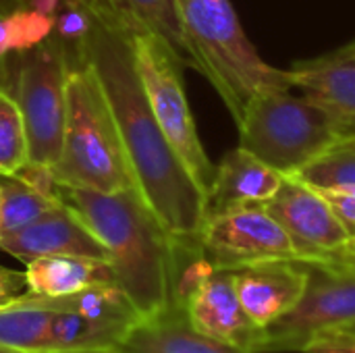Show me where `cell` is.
<instances>
[{
	"mask_svg": "<svg viewBox=\"0 0 355 353\" xmlns=\"http://www.w3.org/2000/svg\"><path fill=\"white\" fill-rule=\"evenodd\" d=\"M35 300L52 310L37 353L119 350L131 329L141 320L116 283H98L71 295Z\"/></svg>",
	"mask_w": 355,
	"mask_h": 353,
	"instance_id": "cell-8",
	"label": "cell"
},
{
	"mask_svg": "<svg viewBox=\"0 0 355 353\" xmlns=\"http://www.w3.org/2000/svg\"><path fill=\"white\" fill-rule=\"evenodd\" d=\"M27 293L35 298H60L98 283H116L112 266L83 256H44L25 264Z\"/></svg>",
	"mask_w": 355,
	"mask_h": 353,
	"instance_id": "cell-18",
	"label": "cell"
},
{
	"mask_svg": "<svg viewBox=\"0 0 355 353\" xmlns=\"http://www.w3.org/2000/svg\"><path fill=\"white\" fill-rule=\"evenodd\" d=\"M56 353H116V350H96V352H56Z\"/></svg>",
	"mask_w": 355,
	"mask_h": 353,
	"instance_id": "cell-35",
	"label": "cell"
},
{
	"mask_svg": "<svg viewBox=\"0 0 355 353\" xmlns=\"http://www.w3.org/2000/svg\"><path fill=\"white\" fill-rule=\"evenodd\" d=\"M291 177L324 193L355 196V139H337L327 152Z\"/></svg>",
	"mask_w": 355,
	"mask_h": 353,
	"instance_id": "cell-21",
	"label": "cell"
},
{
	"mask_svg": "<svg viewBox=\"0 0 355 353\" xmlns=\"http://www.w3.org/2000/svg\"><path fill=\"white\" fill-rule=\"evenodd\" d=\"M2 17L8 31L10 54L27 52L54 33V17L42 15L29 6H19Z\"/></svg>",
	"mask_w": 355,
	"mask_h": 353,
	"instance_id": "cell-24",
	"label": "cell"
},
{
	"mask_svg": "<svg viewBox=\"0 0 355 353\" xmlns=\"http://www.w3.org/2000/svg\"><path fill=\"white\" fill-rule=\"evenodd\" d=\"M198 243L204 258L220 270L270 260H297L289 237L264 204H245L210 214Z\"/></svg>",
	"mask_w": 355,
	"mask_h": 353,
	"instance_id": "cell-10",
	"label": "cell"
},
{
	"mask_svg": "<svg viewBox=\"0 0 355 353\" xmlns=\"http://www.w3.org/2000/svg\"><path fill=\"white\" fill-rule=\"evenodd\" d=\"M345 48H349V50H355V40H354V42H352V44H347Z\"/></svg>",
	"mask_w": 355,
	"mask_h": 353,
	"instance_id": "cell-36",
	"label": "cell"
},
{
	"mask_svg": "<svg viewBox=\"0 0 355 353\" xmlns=\"http://www.w3.org/2000/svg\"><path fill=\"white\" fill-rule=\"evenodd\" d=\"M60 202L106 248L116 285L131 300L141 320L177 308L175 239L137 187L112 193L62 187Z\"/></svg>",
	"mask_w": 355,
	"mask_h": 353,
	"instance_id": "cell-2",
	"label": "cell"
},
{
	"mask_svg": "<svg viewBox=\"0 0 355 353\" xmlns=\"http://www.w3.org/2000/svg\"><path fill=\"white\" fill-rule=\"evenodd\" d=\"M354 333H355V329H354Z\"/></svg>",
	"mask_w": 355,
	"mask_h": 353,
	"instance_id": "cell-37",
	"label": "cell"
},
{
	"mask_svg": "<svg viewBox=\"0 0 355 353\" xmlns=\"http://www.w3.org/2000/svg\"><path fill=\"white\" fill-rule=\"evenodd\" d=\"M10 56V46H8V31H6V23L4 17L0 15V58Z\"/></svg>",
	"mask_w": 355,
	"mask_h": 353,
	"instance_id": "cell-32",
	"label": "cell"
},
{
	"mask_svg": "<svg viewBox=\"0 0 355 353\" xmlns=\"http://www.w3.org/2000/svg\"><path fill=\"white\" fill-rule=\"evenodd\" d=\"M0 250L23 264L44 256H83L110 264V256L100 239L62 202L27 227L2 237Z\"/></svg>",
	"mask_w": 355,
	"mask_h": 353,
	"instance_id": "cell-15",
	"label": "cell"
},
{
	"mask_svg": "<svg viewBox=\"0 0 355 353\" xmlns=\"http://www.w3.org/2000/svg\"><path fill=\"white\" fill-rule=\"evenodd\" d=\"M60 4H62V0H27L25 2V6H29L42 15H48V17H56Z\"/></svg>",
	"mask_w": 355,
	"mask_h": 353,
	"instance_id": "cell-31",
	"label": "cell"
},
{
	"mask_svg": "<svg viewBox=\"0 0 355 353\" xmlns=\"http://www.w3.org/2000/svg\"><path fill=\"white\" fill-rule=\"evenodd\" d=\"M10 85V62L8 56L0 58V87H8Z\"/></svg>",
	"mask_w": 355,
	"mask_h": 353,
	"instance_id": "cell-33",
	"label": "cell"
},
{
	"mask_svg": "<svg viewBox=\"0 0 355 353\" xmlns=\"http://www.w3.org/2000/svg\"><path fill=\"white\" fill-rule=\"evenodd\" d=\"M324 193V191H322ZM339 223L349 237H355V196L354 193H324Z\"/></svg>",
	"mask_w": 355,
	"mask_h": 353,
	"instance_id": "cell-29",
	"label": "cell"
},
{
	"mask_svg": "<svg viewBox=\"0 0 355 353\" xmlns=\"http://www.w3.org/2000/svg\"><path fill=\"white\" fill-rule=\"evenodd\" d=\"M25 293H27L25 273L0 268V308H2V306H8V304H12V302H17V300L23 298Z\"/></svg>",
	"mask_w": 355,
	"mask_h": 353,
	"instance_id": "cell-28",
	"label": "cell"
},
{
	"mask_svg": "<svg viewBox=\"0 0 355 353\" xmlns=\"http://www.w3.org/2000/svg\"><path fill=\"white\" fill-rule=\"evenodd\" d=\"M116 353H250L198 333L183 308H171L154 318L139 320Z\"/></svg>",
	"mask_w": 355,
	"mask_h": 353,
	"instance_id": "cell-17",
	"label": "cell"
},
{
	"mask_svg": "<svg viewBox=\"0 0 355 353\" xmlns=\"http://www.w3.org/2000/svg\"><path fill=\"white\" fill-rule=\"evenodd\" d=\"M310 264H324V266H335V268H349L355 270V237H349L339 250L310 262Z\"/></svg>",
	"mask_w": 355,
	"mask_h": 353,
	"instance_id": "cell-30",
	"label": "cell"
},
{
	"mask_svg": "<svg viewBox=\"0 0 355 353\" xmlns=\"http://www.w3.org/2000/svg\"><path fill=\"white\" fill-rule=\"evenodd\" d=\"M52 173L62 187L102 193L137 187L100 79L75 50L67 81L62 150Z\"/></svg>",
	"mask_w": 355,
	"mask_h": 353,
	"instance_id": "cell-4",
	"label": "cell"
},
{
	"mask_svg": "<svg viewBox=\"0 0 355 353\" xmlns=\"http://www.w3.org/2000/svg\"><path fill=\"white\" fill-rule=\"evenodd\" d=\"M181 308L187 322L202 335L250 353H260L266 331L243 312L231 270L210 268L185 293Z\"/></svg>",
	"mask_w": 355,
	"mask_h": 353,
	"instance_id": "cell-12",
	"label": "cell"
},
{
	"mask_svg": "<svg viewBox=\"0 0 355 353\" xmlns=\"http://www.w3.org/2000/svg\"><path fill=\"white\" fill-rule=\"evenodd\" d=\"M50 318L52 310L29 293L8 306H2L0 347L21 353H37L44 343Z\"/></svg>",
	"mask_w": 355,
	"mask_h": 353,
	"instance_id": "cell-20",
	"label": "cell"
},
{
	"mask_svg": "<svg viewBox=\"0 0 355 353\" xmlns=\"http://www.w3.org/2000/svg\"><path fill=\"white\" fill-rule=\"evenodd\" d=\"M302 353H355L354 331H333L314 337Z\"/></svg>",
	"mask_w": 355,
	"mask_h": 353,
	"instance_id": "cell-27",
	"label": "cell"
},
{
	"mask_svg": "<svg viewBox=\"0 0 355 353\" xmlns=\"http://www.w3.org/2000/svg\"><path fill=\"white\" fill-rule=\"evenodd\" d=\"M235 293L248 318L268 331L304 298L310 270L297 260H270L231 270Z\"/></svg>",
	"mask_w": 355,
	"mask_h": 353,
	"instance_id": "cell-14",
	"label": "cell"
},
{
	"mask_svg": "<svg viewBox=\"0 0 355 353\" xmlns=\"http://www.w3.org/2000/svg\"><path fill=\"white\" fill-rule=\"evenodd\" d=\"M289 85L329 119L339 139H355V50L339 48L327 56L287 69Z\"/></svg>",
	"mask_w": 355,
	"mask_h": 353,
	"instance_id": "cell-13",
	"label": "cell"
},
{
	"mask_svg": "<svg viewBox=\"0 0 355 353\" xmlns=\"http://www.w3.org/2000/svg\"><path fill=\"white\" fill-rule=\"evenodd\" d=\"M25 2L27 0H0V15H6L19 6H25Z\"/></svg>",
	"mask_w": 355,
	"mask_h": 353,
	"instance_id": "cell-34",
	"label": "cell"
},
{
	"mask_svg": "<svg viewBox=\"0 0 355 353\" xmlns=\"http://www.w3.org/2000/svg\"><path fill=\"white\" fill-rule=\"evenodd\" d=\"M29 160L21 110L8 87H0V175H12Z\"/></svg>",
	"mask_w": 355,
	"mask_h": 353,
	"instance_id": "cell-23",
	"label": "cell"
},
{
	"mask_svg": "<svg viewBox=\"0 0 355 353\" xmlns=\"http://www.w3.org/2000/svg\"><path fill=\"white\" fill-rule=\"evenodd\" d=\"M308 264L310 279L300 304L266 331L260 353L304 352L318 335L355 329V270Z\"/></svg>",
	"mask_w": 355,
	"mask_h": 353,
	"instance_id": "cell-9",
	"label": "cell"
},
{
	"mask_svg": "<svg viewBox=\"0 0 355 353\" xmlns=\"http://www.w3.org/2000/svg\"><path fill=\"white\" fill-rule=\"evenodd\" d=\"M127 25L160 37L181 64H189L177 0H104Z\"/></svg>",
	"mask_w": 355,
	"mask_h": 353,
	"instance_id": "cell-19",
	"label": "cell"
},
{
	"mask_svg": "<svg viewBox=\"0 0 355 353\" xmlns=\"http://www.w3.org/2000/svg\"><path fill=\"white\" fill-rule=\"evenodd\" d=\"M10 94L21 110L29 160L54 166L60 158L67 121L71 48L52 33L40 46L12 54Z\"/></svg>",
	"mask_w": 355,
	"mask_h": 353,
	"instance_id": "cell-6",
	"label": "cell"
},
{
	"mask_svg": "<svg viewBox=\"0 0 355 353\" xmlns=\"http://www.w3.org/2000/svg\"><path fill=\"white\" fill-rule=\"evenodd\" d=\"M283 181V173L237 146L216 164L214 183L206 202V218L235 206L266 204L279 191Z\"/></svg>",
	"mask_w": 355,
	"mask_h": 353,
	"instance_id": "cell-16",
	"label": "cell"
},
{
	"mask_svg": "<svg viewBox=\"0 0 355 353\" xmlns=\"http://www.w3.org/2000/svg\"><path fill=\"white\" fill-rule=\"evenodd\" d=\"M237 129L239 148L285 177L295 175L339 139L324 112L291 87L256 94Z\"/></svg>",
	"mask_w": 355,
	"mask_h": 353,
	"instance_id": "cell-5",
	"label": "cell"
},
{
	"mask_svg": "<svg viewBox=\"0 0 355 353\" xmlns=\"http://www.w3.org/2000/svg\"><path fill=\"white\" fill-rule=\"evenodd\" d=\"M58 204V200L37 193L12 175H0V239L27 227Z\"/></svg>",
	"mask_w": 355,
	"mask_h": 353,
	"instance_id": "cell-22",
	"label": "cell"
},
{
	"mask_svg": "<svg viewBox=\"0 0 355 353\" xmlns=\"http://www.w3.org/2000/svg\"><path fill=\"white\" fill-rule=\"evenodd\" d=\"M92 27L87 0H62L54 17V33L69 46L77 48Z\"/></svg>",
	"mask_w": 355,
	"mask_h": 353,
	"instance_id": "cell-25",
	"label": "cell"
},
{
	"mask_svg": "<svg viewBox=\"0 0 355 353\" xmlns=\"http://www.w3.org/2000/svg\"><path fill=\"white\" fill-rule=\"evenodd\" d=\"M12 177H17L19 181H23L25 185L33 187L37 193L46 196V198H52V200H58L60 202V189L62 185L56 181L54 173H52V166L48 164H37V162H31L27 160L19 171L12 173Z\"/></svg>",
	"mask_w": 355,
	"mask_h": 353,
	"instance_id": "cell-26",
	"label": "cell"
},
{
	"mask_svg": "<svg viewBox=\"0 0 355 353\" xmlns=\"http://www.w3.org/2000/svg\"><path fill=\"white\" fill-rule=\"evenodd\" d=\"M189 64L241 121L248 102L266 89H287V69L268 64L248 40L229 0H177Z\"/></svg>",
	"mask_w": 355,
	"mask_h": 353,
	"instance_id": "cell-3",
	"label": "cell"
},
{
	"mask_svg": "<svg viewBox=\"0 0 355 353\" xmlns=\"http://www.w3.org/2000/svg\"><path fill=\"white\" fill-rule=\"evenodd\" d=\"M87 6L92 27L73 50L100 79L135 185L173 239L198 241L206 223V193L173 150L152 112L125 23L104 0H87Z\"/></svg>",
	"mask_w": 355,
	"mask_h": 353,
	"instance_id": "cell-1",
	"label": "cell"
},
{
	"mask_svg": "<svg viewBox=\"0 0 355 353\" xmlns=\"http://www.w3.org/2000/svg\"><path fill=\"white\" fill-rule=\"evenodd\" d=\"M264 208L289 237L300 262H314L349 239L324 193L295 177H285Z\"/></svg>",
	"mask_w": 355,
	"mask_h": 353,
	"instance_id": "cell-11",
	"label": "cell"
},
{
	"mask_svg": "<svg viewBox=\"0 0 355 353\" xmlns=\"http://www.w3.org/2000/svg\"><path fill=\"white\" fill-rule=\"evenodd\" d=\"M127 27V25H125ZM131 37V48L135 56V67L152 106V112L171 141L173 150L187 166L200 189L206 193L214 183L216 164L208 158L196 121L185 96L183 77H181V62L171 52V48L150 31L144 29H127Z\"/></svg>",
	"mask_w": 355,
	"mask_h": 353,
	"instance_id": "cell-7",
	"label": "cell"
}]
</instances>
